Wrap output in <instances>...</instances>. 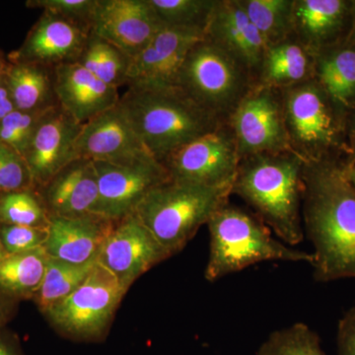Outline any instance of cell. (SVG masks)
<instances>
[{
	"label": "cell",
	"instance_id": "obj_1",
	"mask_svg": "<svg viewBox=\"0 0 355 355\" xmlns=\"http://www.w3.org/2000/svg\"><path fill=\"white\" fill-rule=\"evenodd\" d=\"M347 158L304 162L302 223L317 282L355 279V190Z\"/></svg>",
	"mask_w": 355,
	"mask_h": 355
},
{
	"label": "cell",
	"instance_id": "obj_2",
	"mask_svg": "<svg viewBox=\"0 0 355 355\" xmlns=\"http://www.w3.org/2000/svg\"><path fill=\"white\" fill-rule=\"evenodd\" d=\"M304 160L294 153H266L240 160L232 195L288 246L304 240L302 223Z\"/></svg>",
	"mask_w": 355,
	"mask_h": 355
},
{
	"label": "cell",
	"instance_id": "obj_3",
	"mask_svg": "<svg viewBox=\"0 0 355 355\" xmlns=\"http://www.w3.org/2000/svg\"><path fill=\"white\" fill-rule=\"evenodd\" d=\"M119 107L161 164L178 149L225 123L177 86H128Z\"/></svg>",
	"mask_w": 355,
	"mask_h": 355
},
{
	"label": "cell",
	"instance_id": "obj_4",
	"mask_svg": "<svg viewBox=\"0 0 355 355\" xmlns=\"http://www.w3.org/2000/svg\"><path fill=\"white\" fill-rule=\"evenodd\" d=\"M209 254L205 277L216 282L263 261L313 263L312 253L280 241L254 214L235 205L221 207L207 223Z\"/></svg>",
	"mask_w": 355,
	"mask_h": 355
},
{
	"label": "cell",
	"instance_id": "obj_5",
	"mask_svg": "<svg viewBox=\"0 0 355 355\" xmlns=\"http://www.w3.org/2000/svg\"><path fill=\"white\" fill-rule=\"evenodd\" d=\"M231 195L232 186L205 187L170 179L153 189L135 214L172 257L227 205Z\"/></svg>",
	"mask_w": 355,
	"mask_h": 355
},
{
	"label": "cell",
	"instance_id": "obj_6",
	"mask_svg": "<svg viewBox=\"0 0 355 355\" xmlns=\"http://www.w3.org/2000/svg\"><path fill=\"white\" fill-rule=\"evenodd\" d=\"M292 151L304 160L349 158L347 118L313 78L282 89Z\"/></svg>",
	"mask_w": 355,
	"mask_h": 355
},
{
	"label": "cell",
	"instance_id": "obj_7",
	"mask_svg": "<svg viewBox=\"0 0 355 355\" xmlns=\"http://www.w3.org/2000/svg\"><path fill=\"white\" fill-rule=\"evenodd\" d=\"M254 83L241 64L205 37L189 51L176 86L226 121Z\"/></svg>",
	"mask_w": 355,
	"mask_h": 355
},
{
	"label": "cell",
	"instance_id": "obj_8",
	"mask_svg": "<svg viewBox=\"0 0 355 355\" xmlns=\"http://www.w3.org/2000/svg\"><path fill=\"white\" fill-rule=\"evenodd\" d=\"M127 291L113 273L97 263L78 288L44 314L62 335L95 340L108 330Z\"/></svg>",
	"mask_w": 355,
	"mask_h": 355
},
{
	"label": "cell",
	"instance_id": "obj_9",
	"mask_svg": "<svg viewBox=\"0 0 355 355\" xmlns=\"http://www.w3.org/2000/svg\"><path fill=\"white\" fill-rule=\"evenodd\" d=\"M240 158L293 153L287 133L282 90L254 81L228 116Z\"/></svg>",
	"mask_w": 355,
	"mask_h": 355
},
{
	"label": "cell",
	"instance_id": "obj_10",
	"mask_svg": "<svg viewBox=\"0 0 355 355\" xmlns=\"http://www.w3.org/2000/svg\"><path fill=\"white\" fill-rule=\"evenodd\" d=\"M240 158L227 123L178 149L162 164L174 181L205 187L232 186Z\"/></svg>",
	"mask_w": 355,
	"mask_h": 355
},
{
	"label": "cell",
	"instance_id": "obj_11",
	"mask_svg": "<svg viewBox=\"0 0 355 355\" xmlns=\"http://www.w3.org/2000/svg\"><path fill=\"white\" fill-rule=\"evenodd\" d=\"M93 163L99 189L100 216L110 220L132 216L153 189L171 179L157 160L132 165Z\"/></svg>",
	"mask_w": 355,
	"mask_h": 355
},
{
	"label": "cell",
	"instance_id": "obj_12",
	"mask_svg": "<svg viewBox=\"0 0 355 355\" xmlns=\"http://www.w3.org/2000/svg\"><path fill=\"white\" fill-rule=\"evenodd\" d=\"M170 257L133 214L116 222L98 263L113 273L128 291L135 280Z\"/></svg>",
	"mask_w": 355,
	"mask_h": 355
},
{
	"label": "cell",
	"instance_id": "obj_13",
	"mask_svg": "<svg viewBox=\"0 0 355 355\" xmlns=\"http://www.w3.org/2000/svg\"><path fill=\"white\" fill-rule=\"evenodd\" d=\"M76 157L118 165L156 160L137 137L119 103L84 123L76 140Z\"/></svg>",
	"mask_w": 355,
	"mask_h": 355
},
{
	"label": "cell",
	"instance_id": "obj_14",
	"mask_svg": "<svg viewBox=\"0 0 355 355\" xmlns=\"http://www.w3.org/2000/svg\"><path fill=\"white\" fill-rule=\"evenodd\" d=\"M148 0H97L91 33L135 57L162 28Z\"/></svg>",
	"mask_w": 355,
	"mask_h": 355
},
{
	"label": "cell",
	"instance_id": "obj_15",
	"mask_svg": "<svg viewBox=\"0 0 355 355\" xmlns=\"http://www.w3.org/2000/svg\"><path fill=\"white\" fill-rule=\"evenodd\" d=\"M205 39V31L164 26L132 58L128 86H176L191 49Z\"/></svg>",
	"mask_w": 355,
	"mask_h": 355
},
{
	"label": "cell",
	"instance_id": "obj_16",
	"mask_svg": "<svg viewBox=\"0 0 355 355\" xmlns=\"http://www.w3.org/2000/svg\"><path fill=\"white\" fill-rule=\"evenodd\" d=\"M83 125L60 105L46 114L24 155L35 188H43L76 159V144Z\"/></svg>",
	"mask_w": 355,
	"mask_h": 355
},
{
	"label": "cell",
	"instance_id": "obj_17",
	"mask_svg": "<svg viewBox=\"0 0 355 355\" xmlns=\"http://www.w3.org/2000/svg\"><path fill=\"white\" fill-rule=\"evenodd\" d=\"M89 35L87 28L44 11L20 50L11 55V62H30L51 69L76 62Z\"/></svg>",
	"mask_w": 355,
	"mask_h": 355
},
{
	"label": "cell",
	"instance_id": "obj_18",
	"mask_svg": "<svg viewBox=\"0 0 355 355\" xmlns=\"http://www.w3.org/2000/svg\"><path fill=\"white\" fill-rule=\"evenodd\" d=\"M205 37L259 76L268 46L238 0H216Z\"/></svg>",
	"mask_w": 355,
	"mask_h": 355
},
{
	"label": "cell",
	"instance_id": "obj_19",
	"mask_svg": "<svg viewBox=\"0 0 355 355\" xmlns=\"http://www.w3.org/2000/svg\"><path fill=\"white\" fill-rule=\"evenodd\" d=\"M38 193L50 218L101 216L97 174L88 159H74Z\"/></svg>",
	"mask_w": 355,
	"mask_h": 355
},
{
	"label": "cell",
	"instance_id": "obj_20",
	"mask_svg": "<svg viewBox=\"0 0 355 355\" xmlns=\"http://www.w3.org/2000/svg\"><path fill=\"white\" fill-rule=\"evenodd\" d=\"M53 83L58 105L83 125L120 101L119 88L105 83L77 62L55 67Z\"/></svg>",
	"mask_w": 355,
	"mask_h": 355
},
{
	"label": "cell",
	"instance_id": "obj_21",
	"mask_svg": "<svg viewBox=\"0 0 355 355\" xmlns=\"http://www.w3.org/2000/svg\"><path fill=\"white\" fill-rule=\"evenodd\" d=\"M352 0H294L293 36L315 55L347 40Z\"/></svg>",
	"mask_w": 355,
	"mask_h": 355
},
{
	"label": "cell",
	"instance_id": "obj_22",
	"mask_svg": "<svg viewBox=\"0 0 355 355\" xmlns=\"http://www.w3.org/2000/svg\"><path fill=\"white\" fill-rule=\"evenodd\" d=\"M116 222L99 216L51 217L44 251L51 258L76 265L98 261Z\"/></svg>",
	"mask_w": 355,
	"mask_h": 355
},
{
	"label": "cell",
	"instance_id": "obj_23",
	"mask_svg": "<svg viewBox=\"0 0 355 355\" xmlns=\"http://www.w3.org/2000/svg\"><path fill=\"white\" fill-rule=\"evenodd\" d=\"M324 92L347 114L355 109V43L345 41L315 55V76Z\"/></svg>",
	"mask_w": 355,
	"mask_h": 355
},
{
	"label": "cell",
	"instance_id": "obj_24",
	"mask_svg": "<svg viewBox=\"0 0 355 355\" xmlns=\"http://www.w3.org/2000/svg\"><path fill=\"white\" fill-rule=\"evenodd\" d=\"M315 55L292 38L266 49L257 83L284 89L314 78Z\"/></svg>",
	"mask_w": 355,
	"mask_h": 355
},
{
	"label": "cell",
	"instance_id": "obj_25",
	"mask_svg": "<svg viewBox=\"0 0 355 355\" xmlns=\"http://www.w3.org/2000/svg\"><path fill=\"white\" fill-rule=\"evenodd\" d=\"M14 107L19 111L53 108L58 102L53 69L30 62H11L4 79Z\"/></svg>",
	"mask_w": 355,
	"mask_h": 355
},
{
	"label": "cell",
	"instance_id": "obj_26",
	"mask_svg": "<svg viewBox=\"0 0 355 355\" xmlns=\"http://www.w3.org/2000/svg\"><path fill=\"white\" fill-rule=\"evenodd\" d=\"M48 260L44 247L6 254L0 261V288L15 295H36L43 282Z\"/></svg>",
	"mask_w": 355,
	"mask_h": 355
},
{
	"label": "cell",
	"instance_id": "obj_27",
	"mask_svg": "<svg viewBox=\"0 0 355 355\" xmlns=\"http://www.w3.org/2000/svg\"><path fill=\"white\" fill-rule=\"evenodd\" d=\"M77 62L109 85L128 86L132 58L91 32Z\"/></svg>",
	"mask_w": 355,
	"mask_h": 355
},
{
	"label": "cell",
	"instance_id": "obj_28",
	"mask_svg": "<svg viewBox=\"0 0 355 355\" xmlns=\"http://www.w3.org/2000/svg\"><path fill=\"white\" fill-rule=\"evenodd\" d=\"M266 46L282 43L293 35L294 0H238Z\"/></svg>",
	"mask_w": 355,
	"mask_h": 355
},
{
	"label": "cell",
	"instance_id": "obj_29",
	"mask_svg": "<svg viewBox=\"0 0 355 355\" xmlns=\"http://www.w3.org/2000/svg\"><path fill=\"white\" fill-rule=\"evenodd\" d=\"M97 263L92 261L76 265L49 257L43 282L35 295L41 310L46 312L78 288Z\"/></svg>",
	"mask_w": 355,
	"mask_h": 355
},
{
	"label": "cell",
	"instance_id": "obj_30",
	"mask_svg": "<svg viewBox=\"0 0 355 355\" xmlns=\"http://www.w3.org/2000/svg\"><path fill=\"white\" fill-rule=\"evenodd\" d=\"M50 216L38 191L0 193V225L48 228Z\"/></svg>",
	"mask_w": 355,
	"mask_h": 355
},
{
	"label": "cell",
	"instance_id": "obj_31",
	"mask_svg": "<svg viewBox=\"0 0 355 355\" xmlns=\"http://www.w3.org/2000/svg\"><path fill=\"white\" fill-rule=\"evenodd\" d=\"M257 355H327L316 331L305 323H294L272 331Z\"/></svg>",
	"mask_w": 355,
	"mask_h": 355
},
{
	"label": "cell",
	"instance_id": "obj_32",
	"mask_svg": "<svg viewBox=\"0 0 355 355\" xmlns=\"http://www.w3.org/2000/svg\"><path fill=\"white\" fill-rule=\"evenodd\" d=\"M148 2L163 25L205 31L216 0H148Z\"/></svg>",
	"mask_w": 355,
	"mask_h": 355
},
{
	"label": "cell",
	"instance_id": "obj_33",
	"mask_svg": "<svg viewBox=\"0 0 355 355\" xmlns=\"http://www.w3.org/2000/svg\"><path fill=\"white\" fill-rule=\"evenodd\" d=\"M53 108L28 112L14 110L0 121V142L24 157L40 125Z\"/></svg>",
	"mask_w": 355,
	"mask_h": 355
},
{
	"label": "cell",
	"instance_id": "obj_34",
	"mask_svg": "<svg viewBox=\"0 0 355 355\" xmlns=\"http://www.w3.org/2000/svg\"><path fill=\"white\" fill-rule=\"evenodd\" d=\"M34 189L31 172L25 158L0 142V193Z\"/></svg>",
	"mask_w": 355,
	"mask_h": 355
},
{
	"label": "cell",
	"instance_id": "obj_35",
	"mask_svg": "<svg viewBox=\"0 0 355 355\" xmlns=\"http://www.w3.org/2000/svg\"><path fill=\"white\" fill-rule=\"evenodd\" d=\"M48 228L0 225V243L6 254L24 253L44 247Z\"/></svg>",
	"mask_w": 355,
	"mask_h": 355
},
{
	"label": "cell",
	"instance_id": "obj_36",
	"mask_svg": "<svg viewBox=\"0 0 355 355\" xmlns=\"http://www.w3.org/2000/svg\"><path fill=\"white\" fill-rule=\"evenodd\" d=\"M97 0H33L28 6L42 8L46 12L87 28L91 32V21Z\"/></svg>",
	"mask_w": 355,
	"mask_h": 355
},
{
	"label": "cell",
	"instance_id": "obj_37",
	"mask_svg": "<svg viewBox=\"0 0 355 355\" xmlns=\"http://www.w3.org/2000/svg\"><path fill=\"white\" fill-rule=\"evenodd\" d=\"M336 349L338 355H355V306L338 322Z\"/></svg>",
	"mask_w": 355,
	"mask_h": 355
},
{
	"label": "cell",
	"instance_id": "obj_38",
	"mask_svg": "<svg viewBox=\"0 0 355 355\" xmlns=\"http://www.w3.org/2000/svg\"><path fill=\"white\" fill-rule=\"evenodd\" d=\"M347 144H349V156L347 161L350 164L355 163V109L352 110L347 118Z\"/></svg>",
	"mask_w": 355,
	"mask_h": 355
},
{
	"label": "cell",
	"instance_id": "obj_39",
	"mask_svg": "<svg viewBox=\"0 0 355 355\" xmlns=\"http://www.w3.org/2000/svg\"><path fill=\"white\" fill-rule=\"evenodd\" d=\"M15 110L6 84H0V121Z\"/></svg>",
	"mask_w": 355,
	"mask_h": 355
},
{
	"label": "cell",
	"instance_id": "obj_40",
	"mask_svg": "<svg viewBox=\"0 0 355 355\" xmlns=\"http://www.w3.org/2000/svg\"><path fill=\"white\" fill-rule=\"evenodd\" d=\"M0 355H21L18 350L6 340L0 338Z\"/></svg>",
	"mask_w": 355,
	"mask_h": 355
},
{
	"label": "cell",
	"instance_id": "obj_41",
	"mask_svg": "<svg viewBox=\"0 0 355 355\" xmlns=\"http://www.w3.org/2000/svg\"><path fill=\"white\" fill-rule=\"evenodd\" d=\"M347 41L355 43V0H352V22H350V29Z\"/></svg>",
	"mask_w": 355,
	"mask_h": 355
},
{
	"label": "cell",
	"instance_id": "obj_42",
	"mask_svg": "<svg viewBox=\"0 0 355 355\" xmlns=\"http://www.w3.org/2000/svg\"><path fill=\"white\" fill-rule=\"evenodd\" d=\"M9 62H7L6 60H4L3 57H2L1 53H0V84L4 83V79H6L7 69H8Z\"/></svg>",
	"mask_w": 355,
	"mask_h": 355
},
{
	"label": "cell",
	"instance_id": "obj_43",
	"mask_svg": "<svg viewBox=\"0 0 355 355\" xmlns=\"http://www.w3.org/2000/svg\"><path fill=\"white\" fill-rule=\"evenodd\" d=\"M347 173H349L350 183H352L355 190V163L354 164H350V163H349V171H347Z\"/></svg>",
	"mask_w": 355,
	"mask_h": 355
},
{
	"label": "cell",
	"instance_id": "obj_44",
	"mask_svg": "<svg viewBox=\"0 0 355 355\" xmlns=\"http://www.w3.org/2000/svg\"><path fill=\"white\" fill-rule=\"evenodd\" d=\"M6 256V252H4L3 247H2L1 243H0V261L3 260L4 257Z\"/></svg>",
	"mask_w": 355,
	"mask_h": 355
}]
</instances>
